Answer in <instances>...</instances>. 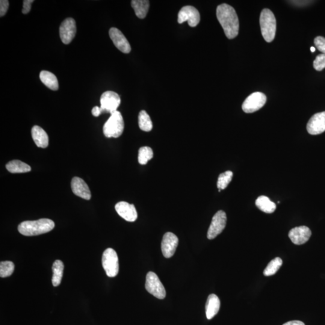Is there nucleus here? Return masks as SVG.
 <instances>
[{
  "instance_id": "obj_1",
  "label": "nucleus",
  "mask_w": 325,
  "mask_h": 325,
  "mask_svg": "<svg viewBox=\"0 0 325 325\" xmlns=\"http://www.w3.org/2000/svg\"><path fill=\"white\" fill-rule=\"evenodd\" d=\"M216 16L218 22L229 40L238 36L239 32V20L234 8L227 4L218 6Z\"/></svg>"
},
{
  "instance_id": "obj_2",
  "label": "nucleus",
  "mask_w": 325,
  "mask_h": 325,
  "mask_svg": "<svg viewBox=\"0 0 325 325\" xmlns=\"http://www.w3.org/2000/svg\"><path fill=\"white\" fill-rule=\"evenodd\" d=\"M54 226V222L52 220L40 218L37 220L23 222L19 224L18 230L23 236H35L51 232Z\"/></svg>"
},
{
  "instance_id": "obj_3",
  "label": "nucleus",
  "mask_w": 325,
  "mask_h": 325,
  "mask_svg": "<svg viewBox=\"0 0 325 325\" xmlns=\"http://www.w3.org/2000/svg\"><path fill=\"white\" fill-rule=\"evenodd\" d=\"M260 24L264 40L267 42H272L276 30V20L272 12L268 8H264L260 14Z\"/></svg>"
},
{
  "instance_id": "obj_4",
  "label": "nucleus",
  "mask_w": 325,
  "mask_h": 325,
  "mask_svg": "<svg viewBox=\"0 0 325 325\" xmlns=\"http://www.w3.org/2000/svg\"><path fill=\"white\" fill-rule=\"evenodd\" d=\"M124 130V121L119 111L111 114L103 126V132L106 138H117L120 136Z\"/></svg>"
},
{
  "instance_id": "obj_5",
  "label": "nucleus",
  "mask_w": 325,
  "mask_h": 325,
  "mask_svg": "<svg viewBox=\"0 0 325 325\" xmlns=\"http://www.w3.org/2000/svg\"><path fill=\"white\" fill-rule=\"evenodd\" d=\"M102 264L108 277L113 278L119 273V259L116 251L108 248L103 253Z\"/></svg>"
},
{
  "instance_id": "obj_6",
  "label": "nucleus",
  "mask_w": 325,
  "mask_h": 325,
  "mask_svg": "<svg viewBox=\"0 0 325 325\" xmlns=\"http://www.w3.org/2000/svg\"><path fill=\"white\" fill-rule=\"evenodd\" d=\"M146 288L150 294L159 300H164L166 297V290L164 285L155 273L150 272L146 277Z\"/></svg>"
},
{
  "instance_id": "obj_7",
  "label": "nucleus",
  "mask_w": 325,
  "mask_h": 325,
  "mask_svg": "<svg viewBox=\"0 0 325 325\" xmlns=\"http://www.w3.org/2000/svg\"><path fill=\"white\" fill-rule=\"evenodd\" d=\"M101 110L102 113H109L111 114L118 111L120 104L119 94L114 91H106L102 94L101 99Z\"/></svg>"
},
{
  "instance_id": "obj_8",
  "label": "nucleus",
  "mask_w": 325,
  "mask_h": 325,
  "mask_svg": "<svg viewBox=\"0 0 325 325\" xmlns=\"http://www.w3.org/2000/svg\"><path fill=\"white\" fill-rule=\"evenodd\" d=\"M266 96L264 93L254 92L247 98L242 104V109L245 113L252 114L258 111L265 105Z\"/></svg>"
},
{
  "instance_id": "obj_9",
  "label": "nucleus",
  "mask_w": 325,
  "mask_h": 325,
  "mask_svg": "<svg viewBox=\"0 0 325 325\" xmlns=\"http://www.w3.org/2000/svg\"><path fill=\"white\" fill-rule=\"evenodd\" d=\"M226 214L222 210L218 211L214 215L208 232V238L209 240L216 238L224 231L226 226Z\"/></svg>"
},
{
  "instance_id": "obj_10",
  "label": "nucleus",
  "mask_w": 325,
  "mask_h": 325,
  "mask_svg": "<svg viewBox=\"0 0 325 325\" xmlns=\"http://www.w3.org/2000/svg\"><path fill=\"white\" fill-rule=\"evenodd\" d=\"M200 14L196 8L191 6H186L180 10L178 14V22L182 24L188 22L189 26L194 28L200 22Z\"/></svg>"
},
{
  "instance_id": "obj_11",
  "label": "nucleus",
  "mask_w": 325,
  "mask_h": 325,
  "mask_svg": "<svg viewBox=\"0 0 325 325\" xmlns=\"http://www.w3.org/2000/svg\"><path fill=\"white\" fill-rule=\"evenodd\" d=\"M76 32V23L74 20L68 18L64 20L59 28V34L62 42L66 45L72 42L75 38Z\"/></svg>"
},
{
  "instance_id": "obj_12",
  "label": "nucleus",
  "mask_w": 325,
  "mask_h": 325,
  "mask_svg": "<svg viewBox=\"0 0 325 325\" xmlns=\"http://www.w3.org/2000/svg\"><path fill=\"white\" fill-rule=\"evenodd\" d=\"M178 244V238L172 232H166L162 238V251L165 258L172 257Z\"/></svg>"
},
{
  "instance_id": "obj_13",
  "label": "nucleus",
  "mask_w": 325,
  "mask_h": 325,
  "mask_svg": "<svg viewBox=\"0 0 325 325\" xmlns=\"http://www.w3.org/2000/svg\"><path fill=\"white\" fill-rule=\"evenodd\" d=\"M307 132L312 135H318L325 132V112L313 115L307 123Z\"/></svg>"
},
{
  "instance_id": "obj_14",
  "label": "nucleus",
  "mask_w": 325,
  "mask_h": 325,
  "mask_svg": "<svg viewBox=\"0 0 325 325\" xmlns=\"http://www.w3.org/2000/svg\"><path fill=\"white\" fill-rule=\"evenodd\" d=\"M109 35L112 42L120 51L126 54H128L131 52V46L128 40L119 29L111 28L109 30Z\"/></svg>"
},
{
  "instance_id": "obj_15",
  "label": "nucleus",
  "mask_w": 325,
  "mask_h": 325,
  "mask_svg": "<svg viewBox=\"0 0 325 325\" xmlns=\"http://www.w3.org/2000/svg\"><path fill=\"white\" fill-rule=\"evenodd\" d=\"M312 236L311 230L306 226L295 227L290 231L288 237L295 244L300 245L308 242Z\"/></svg>"
},
{
  "instance_id": "obj_16",
  "label": "nucleus",
  "mask_w": 325,
  "mask_h": 325,
  "mask_svg": "<svg viewBox=\"0 0 325 325\" xmlns=\"http://www.w3.org/2000/svg\"><path fill=\"white\" fill-rule=\"evenodd\" d=\"M115 210L118 214L126 221L132 222L137 220L138 212L134 204L124 202H120L115 206Z\"/></svg>"
},
{
  "instance_id": "obj_17",
  "label": "nucleus",
  "mask_w": 325,
  "mask_h": 325,
  "mask_svg": "<svg viewBox=\"0 0 325 325\" xmlns=\"http://www.w3.org/2000/svg\"><path fill=\"white\" fill-rule=\"evenodd\" d=\"M72 188L73 193L76 196L86 200L91 198V193L86 182L79 177H74L72 181Z\"/></svg>"
},
{
  "instance_id": "obj_18",
  "label": "nucleus",
  "mask_w": 325,
  "mask_h": 325,
  "mask_svg": "<svg viewBox=\"0 0 325 325\" xmlns=\"http://www.w3.org/2000/svg\"><path fill=\"white\" fill-rule=\"evenodd\" d=\"M32 136L35 144L39 148H46L48 146V136L40 126H35L32 129Z\"/></svg>"
},
{
  "instance_id": "obj_19",
  "label": "nucleus",
  "mask_w": 325,
  "mask_h": 325,
  "mask_svg": "<svg viewBox=\"0 0 325 325\" xmlns=\"http://www.w3.org/2000/svg\"><path fill=\"white\" fill-rule=\"evenodd\" d=\"M220 301L216 295L212 294L209 295L206 306V318L208 320L214 318L220 311Z\"/></svg>"
},
{
  "instance_id": "obj_20",
  "label": "nucleus",
  "mask_w": 325,
  "mask_h": 325,
  "mask_svg": "<svg viewBox=\"0 0 325 325\" xmlns=\"http://www.w3.org/2000/svg\"><path fill=\"white\" fill-rule=\"evenodd\" d=\"M132 6L136 16L138 18L144 19L146 17L150 8V2L146 0H134L132 1Z\"/></svg>"
},
{
  "instance_id": "obj_21",
  "label": "nucleus",
  "mask_w": 325,
  "mask_h": 325,
  "mask_svg": "<svg viewBox=\"0 0 325 325\" xmlns=\"http://www.w3.org/2000/svg\"><path fill=\"white\" fill-rule=\"evenodd\" d=\"M40 79L50 90H58V82L57 78L51 72L42 70L40 73Z\"/></svg>"
},
{
  "instance_id": "obj_22",
  "label": "nucleus",
  "mask_w": 325,
  "mask_h": 325,
  "mask_svg": "<svg viewBox=\"0 0 325 325\" xmlns=\"http://www.w3.org/2000/svg\"><path fill=\"white\" fill-rule=\"evenodd\" d=\"M256 205L260 210L266 214H272L276 208V204L272 202L270 199L266 196H259L256 200Z\"/></svg>"
},
{
  "instance_id": "obj_23",
  "label": "nucleus",
  "mask_w": 325,
  "mask_h": 325,
  "mask_svg": "<svg viewBox=\"0 0 325 325\" xmlns=\"http://www.w3.org/2000/svg\"><path fill=\"white\" fill-rule=\"evenodd\" d=\"M52 284L53 286H57L60 284L63 277L64 264L60 260H56L52 264Z\"/></svg>"
},
{
  "instance_id": "obj_24",
  "label": "nucleus",
  "mask_w": 325,
  "mask_h": 325,
  "mask_svg": "<svg viewBox=\"0 0 325 325\" xmlns=\"http://www.w3.org/2000/svg\"><path fill=\"white\" fill-rule=\"evenodd\" d=\"M6 169L12 174L26 173L31 170V167L25 162L14 160L8 162Z\"/></svg>"
},
{
  "instance_id": "obj_25",
  "label": "nucleus",
  "mask_w": 325,
  "mask_h": 325,
  "mask_svg": "<svg viewBox=\"0 0 325 325\" xmlns=\"http://www.w3.org/2000/svg\"><path fill=\"white\" fill-rule=\"evenodd\" d=\"M138 119L140 130L146 132L152 131L153 127L152 120L146 111L142 110L138 114Z\"/></svg>"
},
{
  "instance_id": "obj_26",
  "label": "nucleus",
  "mask_w": 325,
  "mask_h": 325,
  "mask_svg": "<svg viewBox=\"0 0 325 325\" xmlns=\"http://www.w3.org/2000/svg\"><path fill=\"white\" fill-rule=\"evenodd\" d=\"M282 264V260L279 257H276V258L272 260L264 270V276H274L279 270Z\"/></svg>"
},
{
  "instance_id": "obj_27",
  "label": "nucleus",
  "mask_w": 325,
  "mask_h": 325,
  "mask_svg": "<svg viewBox=\"0 0 325 325\" xmlns=\"http://www.w3.org/2000/svg\"><path fill=\"white\" fill-rule=\"evenodd\" d=\"M153 150L150 147H141L138 150V161L140 164L144 165L153 158Z\"/></svg>"
},
{
  "instance_id": "obj_28",
  "label": "nucleus",
  "mask_w": 325,
  "mask_h": 325,
  "mask_svg": "<svg viewBox=\"0 0 325 325\" xmlns=\"http://www.w3.org/2000/svg\"><path fill=\"white\" fill-rule=\"evenodd\" d=\"M232 176L233 173L230 170L226 171V172L220 174L217 182L218 192L224 190V188H227V186L231 182Z\"/></svg>"
},
{
  "instance_id": "obj_29",
  "label": "nucleus",
  "mask_w": 325,
  "mask_h": 325,
  "mask_svg": "<svg viewBox=\"0 0 325 325\" xmlns=\"http://www.w3.org/2000/svg\"><path fill=\"white\" fill-rule=\"evenodd\" d=\"M14 270V264L10 261L2 262H0V276L6 278L12 276Z\"/></svg>"
},
{
  "instance_id": "obj_30",
  "label": "nucleus",
  "mask_w": 325,
  "mask_h": 325,
  "mask_svg": "<svg viewBox=\"0 0 325 325\" xmlns=\"http://www.w3.org/2000/svg\"><path fill=\"white\" fill-rule=\"evenodd\" d=\"M313 67L316 70L321 72L325 68V54H319L313 62Z\"/></svg>"
},
{
  "instance_id": "obj_31",
  "label": "nucleus",
  "mask_w": 325,
  "mask_h": 325,
  "mask_svg": "<svg viewBox=\"0 0 325 325\" xmlns=\"http://www.w3.org/2000/svg\"><path fill=\"white\" fill-rule=\"evenodd\" d=\"M314 45L319 52L325 54V38L322 36L316 37L314 41Z\"/></svg>"
},
{
  "instance_id": "obj_32",
  "label": "nucleus",
  "mask_w": 325,
  "mask_h": 325,
  "mask_svg": "<svg viewBox=\"0 0 325 325\" xmlns=\"http://www.w3.org/2000/svg\"><path fill=\"white\" fill-rule=\"evenodd\" d=\"M8 1L7 0H1L0 1V16L2 17L6 14L8 8Z\"/></svg>"
},
{
  "instance_id": "obj_33",
  "label": "nucleus",
  "mask_w": 325,
  "mask_h": 325,
  "mask_svg": "<svg viewBox=\"0 0 325 325\" xmlns=\"http://www.w3.org/2000/svg\"><path fill=\"white\" fill-rule=\"evenodd\" d=\"M34 0H24L23 1V8L22 12L23 14H28L31 10L32 4L34 2Z\"/></svg>"
},
{
  "instance_id": "obj_34",
  "label": "nucleus",
  "mask_w": 325,
  "mask_h": 325,
  "mask_svg": "<svg viewBox=\"0 0 325 325\" xmlns=\"http://www.w3.org/2000/svg\"><path fill=\"white\" fill-rule=\"evenodd\" d=\"M92 114L93 116L96 117H98L100 114H102L101 108L96 106L92 110Z\"/></svg>"
},
{
  "instance_id": "obj_35",
  "label": "nucleus",
  "mask_w": 325,
  "mask_h": 325,
  "mask_svg": "<svg viewBox=\"0 0 325 325\" xmlns=\"http://www.w3.org/2000/svg\"><path fill=\"white\" fill-rule=\"evenodd\" d=\"M283 325H306L302 322L298 320H294L286 322Z\"/></svg>"
},
{
  "instance_id": "obj_36",
  "label": "nucleus",
  "mask_w": 325,
  "mask_h": 325,
  "mask_svg": "<svg viewBox=\"0 0 325 325\" xmlns=\"http://www.w3.org/2000/svg\"><path fill=\"white\" fill-rule=\"evenodd\" d=\"M311 51H312V52H315L316 49H315L314 47H313V46L311 47Z\"/></svg>"
}]
</instances>
